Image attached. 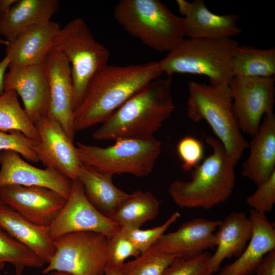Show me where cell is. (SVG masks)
<instances>
[{
	"mask_svg": "<svg viewBox=\"0 0 275 275\" xmlns=\"http://www.w3.org/2000/svg\"><path fill=\"white\" fill-rule=\"evenodd\" d=\"M159 61L106 65L91 79L73 113L75 131L102 123L130 97L163 74Z\"/></svg>",
	"mask_w": 275,
	"mask_h": 275,
	"instance_id": "1",
	"label": "cell"
},
{
	"mask_svg": "<svg viewBox=\"0 0 275 275\" xmlns=\"http://www.w3.org/2000/svg\"><path fill=\"white\" fill-rule=\"evenodd\" d=\"M175 108L171 77H159L117 109L93 132L92 137L114 141L153 137Z\"/></svg>",
	"mask_w": 275,
	"mask_h": 275,
	"instance_id": "2",
	"label": "cell"
},
{
	"mask_svg": "<svg viewBox=\"0 0 275 275\" xmlns=\"http://www.w3.org/2000/svg\"><path fill=\"white\" fill-rule=\"evenodd\" d=\"M206 142L212 152L191 171V179L174 181L168 188L180 208L209 209L226 201L232 193L237 162L216 138L207 136Z\"/></svg>",
	"mask_w": 275,
	"mask_h": 275,
	"instance_id": "3",
	"label": "cell"
},
{
	"mask_svg": "<svg viewBox=\"0 0 275 275\" xmlns=\"http://www.w3.org/2000/svg\"><path fill=\"white\" fill-rule=\"evenodd\" d=\"M114 17L129 35L158 52H169L185 38L183 17L158 0H121Z\"/></svg>",
	"mask_w": 275,
	"mask_h": 275,
	"instance_id": "4",
	"label": "cell"
},
{
	"mask_svg": "<svg viewBox=\"0 0 275 275\" xmlns=\"http://www.w3.org/2000/svg\"><path fill=\"white\" fill-rule=\"evenodd\" d=\"M239 45L232 39L184 38L159 61L163 73L190 74L208 78L212 86L229 85L232 62Z\"/></svg>",
	"mask_w": 275,
	"mask_h": 275,
	"instance_id": "5",
	"label": "cell"
},
{
	"mask_svg": "<svg viewBox=\"0 0 275 275\" xmlns=\"http://www.w3.org/2000/svg\"><path fill=\"white\" fill-rule=\"evenodd\" d=\"M188 87V117L195 122L205 121L227 153L237 162L249 143L234 113L229 85L212 86L190 81Z\"/></svg>",
	"mask_w": 275,
	"mask_h": 275,
	"instance_id": "6",
	"label": "cell"
},
{
	"mask_svg": "<svg viewBox=\"0 0 275 275\" xmlns=\"http://www.w3.org/2000/svg\"><path fill=\"white\" fill-rule=\"evenodd\" d=\"M81 164L114 175H149L161 151V143L153 137L124 139L106 147L77 142L75 146Z\"/></svg>",
	"mask_w": 275,
	"mask_h": 275,
	"instance_id": "7",
	"label": "cell"
},
{
	"mask_svg": "<svg viewBox=\"0 0 275 275\" xmlns=\"http://www.w3.org/2000/svg\"><path fill=\"white\" fill-rule=\"evenodd\" d=\"M53 48L61 52L70 65L75 110L91 79L108 64L109 51L95 39L80 18L73 19L61 29Z\"/></svg>",
	"mask_w": 275,
	"mask_h": 275,
	"instance_id": "8",
	"label": "cell"
},
{
	"mask_svg": "<svg viewBox=\"0 0 275 275\" xmlns=\"http://www.w3.org/2000/svg\"><path fill=\"white\" fill-rule=\"evenodd\" d=\"M54 256L43 274L54 271L73 275H104L107 258V238L90 231L74 232L53 240Z\"/></svg>",
	"mask_w": 275,
	"mask_h": 275,
	"instance_id": "9",
	"label": "cell"
},
{
	"mask_svg": "<svg viewBox=\"0 0 275 275\" xmlns=\"http://www.w3.org/2000/svg\"><path fill=\"white\" fill-rule=\"evenodd\" d=\"M274 76L270 77L235 76L229 88L234 113L242 132L253 136L264 115L273 113Z\"/></svg>",
	"mask_w": 275,
	"mask_h": 275,
	"instance_id": "10",
	"label": "cell"
},
{
	"mask_svg": "<svg viewBox=\"0 0 275 275\" xmlns=\"http://www.w3.org/2000/svg\"><path fill=\"white\" fill-rule=\"evenodd\" d=\"M121 227L97 210L87 198L81 183L72 180L71 193L58 216L49 227L54 240L64 234L81 231L94 232L108 238Z\"/></svg>",
	"mask_w": 275,
	"mask_h": 275,
	"instance_id": "11",
	"label": "cell"
},
{
	"mask_svg": "<svg viewBox=\"0 0 275 275\" xmlns=\"http://www.w3.org/2000/svg\"><path fill=\"white\" fill-rule=\"evenodd\" d=\"M67 199L40 186L9 185L0 187V200L33 223L49 227Z\"/></svg>",
	"mask_w": 275,
	"mask_h": 275,
	"instance_id": "12",
	"label": "cell"
},
{
	"mask_svg": "<svg viewBox=\"0 0 275 275\" xmlns=\"http://www.w3.org/2000/svg\"><path fill=\"white\" fill-rule=\"evenodd\" d=\"M49 88V105L47 116L56 120L72 141L74 90L70 65L65 56L53 48L44 62Z\"/></svg>",
	"mask_w": 275,
	"mask_h": 275,
	"instance_id": "13",
	"label": "cell"
},
{
	"mask_svg": "<svg viewBox=\"0 0 275 275\" xmlns=\"http://www.w3.org/2000/svg\"><path fill=\"white\" fill-rule=\"evenodd\" d=\"M221 220L196 218L164 234L149 249L174 258H191L215 247V232Z\"/></svg>",
	"mask_w": 275,
	"mask_h": 275,
	"instance_id": "14",
	"label": "cell"
},
{
	"mask_svg": "<svg viewBox=\"0 0 275 275\" xmlns=\"http://www.w3.org/2000/svg\"><path fill=\"white\" fill-rule=\"evenodd\" d=\"M35 126L39 138L35 151L39 161L71 180L76 179L81 163L73 141L56 120L47 116Z\"/></svg>",
	"mask_w": 275,
	"mask_h": 275,
	"instance_id": "15",
	"label": "cell"
},
{
	"mask_svg": "<svg viewBox=\"0 0 275 275\" xmlns=\"http://www.w3.org/2000/svg\"><path fill=\"white\" fill-rule=\"evenodd\" d=\"M9 67L4 76V91L13 90L16 92L23 101L26 115L35 125L47 116L49 105V88L44 62Z\"/></svg>",
	"mask_w": 275,
	"mask_h": 275,
	"instance_id": "16",
	"label": "cell"
},
{
	"mask_svg": "<svg viewBox=\"0 0 275 275\" xmlns=\"http://www.w3.org/2000/svg\"><path fill=\"white\" fill-rule=\"evenodd\" d=\"M0 187L40 186L54 190L66 199L70 195L72 180L52 168L33 166L11 150L0 151Z\"/></svg>",
	"mask_w": 275,
	"mask_h": 275,
	"instance_id": "17",
	"label": "cell"
},
{
	"mask_svg": "<svg viewBox=\"0 0 275 275\" xmlns=\"http://www.w3.org/2000/svg\"><path fill=\"white\" fill-rule=\"evenodd\" d=\"M253 227L251 237L245 248L232 263L226 265L216 275H251L264 257L275 250V229L265 216L250 209Z\"/></svg>",
	"mask_w": 275,
	"mask_h": 275,
	"instance_id": "18",
	"label": "cell"
},
{
	"mask_svg": "<svg viewBox=\"0 0 275 275\" xmlns=\"http://www.w3.org/2000/svg\"><path fill=\"white\" fill-rule=\"evenodd\" d=\"M61 29L58 23L50 20L22 31L7 46L6 55L11 59L10 65L22 66L44 62L53 48Z\"/></svg>",
	"mask_w": 275,
	"mask_h": 275,
	"instance_id": "19",
	"label": "cell"
},
{
	"mask_svg": "<svg viewBox=\"0 0 275 275\" xmlns=\"http://www.w3.org/2000/svg\"><path fill=\"white\" fill-rule=\"evenodd\" d=\"M250 154L242 164V175L257 186L275 172V115L264 116L249 143Z\"/></svg>",
	"mask_w": 275,
	"mask_h": 275,
	"instance_id": "20",
	"label": "cell"
},
{
	"mask_svg": "<svg viewBox=\"0 0 275 275\" xmlns=\"http://www.w3.org/2000/svg\"><path fill=\"white\" fill-rule=\"evenodd\" d=\"M252 230L249 216L242 211L232 212L221 220L214 234L216 248L209 259L210 271L218 272L224 260L239 257L248 243Z\"/></svg>",
	"mask_w": 275,
	"mask_h": 275,
	"instance_id": "21",
	"label": "cell"
},
{
	"mask_svg": "<svg viewBox=\"0 0 275 275\" xmlns=\"http://www.w3.org/2000/svg\"><path fill=\"white\" fill-rule=\"evenodd\" d=\"M183 18L185 37L188 38L232 39L242 31L237 24L238 16L213 13L203 0L190 2Z\"/></svg>",
	"mask_w": 275,
	"mask_h": 275,
	"instance_id": "22",
	"label": "cell"
},
{
	"mask_svg": "<svg viewBox=\"0 0 275 275\" xmlns=\"http://www.w3.org/2000/svg\"><path fill=\"white\" fill-rule=\"evenodd\" d=\"M0 229L8 233L48 264L55 248L49 227L36 225L0 200Z\"/></svg>",
	"mask_w": 275,
	"mask_h": 275,
	"instance_id": "23",
	"label": "cell"
},
{
	"mask_svg": "<svg viewBox=\"0 0 275 275\" xmlns=\"http://www.w3.org/2000/svg\"><path fill=\"white\" fill-rule=\"evenodd\" d=\"M58 0H18L0 17L1 33L10 43L25 29L50 21L58 11Z\"/></svg>",
	"mask_w": 275,
	"mask_h": 275,
	"instance_id": "24",
	"label": "cell"
},
{
	"mask_svg": "<svg viewBox=\"0 0 275 275\" xmlns=\"http://www.w3.org/2000/svg\"><path fill=\"white\" fill-rule=\"evenodd\" d=\"M112 177L113 175L81 164L76 179L82 185L90 202L97 210L109 217L128 195L114 184Z\"/></svg>",
	"mask_w": 275,
	"mask_h": 275,
	"instance_id": "25",
	"label": "cell"
},
{
	"mask_svg": "<svg viewBox=\"0 0 275 275\" xmlns=\"http://www.w3.org/2000/svg\"><path fill=\"white\" fill-rule=\"evenodd\" d=\"M160 202L150 191H135L128 195L110 218L126 230L140 229L158 214Z\"/></svg>",
	"mask_w": 275,
	"mask_h": 275,
	"instance_id": "26",
	"label": "cell"
},
{
	"mask_svg": "<svg viewBox=\"0 0 275 275\" xmlns=\"http://www.w3.org/2000/svg\"><path fill=\"white\" fill-rule=\"evenodd\" d=\"M233 77H270L275 73V48L239 45L232 62Z\"/></svg>",
	"mask_w": 275,
	"mask_h": 275,
	"instance_id": "27",
	"label": "cell"
},
{
	"mask_svg": "<svg viewBox=\"0 0 275 275\" xmlns=\"http://www.w3.org/2000/svg\"><path fill=\"white\" fill-rule=\"evenodd\" d=\"M0 131L21 132L32 139L39 140L35 125L21 107L16 92L5 91L0 96Z\"/></svg>",
	"mask_w": 275,
	"mask_h": 275,
	"instance_id": "28",
	"label": "cell"
},
{
	"mask_svg": "<svg viewBox=\"0 0 275 275\" xmlns=\"http://www.w3.org/2000/svg\"><path fill=\"white\" fill-rule=\"evenodd\" d=\"M0 260L12 264L16 275L26 267L40 268L44 262L7 232L0 229Z\"/></svg>",
	"mask_w": 275,
	"mask_h": 275,
	"instance_id": "29",
	"label": "cell"
},
{
	"mask_svg": "<svg viewBox=\"0 0 275 275\" xmlns=\"http://www.w3.org/2000/svg\"><path fill=\"white\" fill-rule=\"evenodd\" d=\"M107 240V258L104 275H117L126 259L141 255L121 228Z\"/></svg>",
	"mask_w": 275,
	"mask_h": 275,
	"instance_id": "30",
	"label": "cell"
},
{
	"mask_svg": "<svg viewBox=\"0 0 275 275\" xmlns=\"http://www.w3.org/2000/svg\"><path fill=\"white\" fill-rule=\"evenodd\" d=\"M175 259L149 249L134 260L125 263L117 275H163Z\"/></svg>",
	"mask_w": 275,
	"mask_h": 275,
	"instance_id": "31",
	"label": "cell"
},
{
	"mask_svg": "<svg viewBox=\"0 0 275 275\" xmlns=\"http://www.w3.org/2000/svg\"><path fill=\"white\" fill-rule=\"evenodd\" d=\"M38 141L26 136L17 131L5 133L0 131V151L11 150L17 153L29 161L38 163L35 151Z\"/></svg>",
	"mask_w": 275,
	"mask_h": 275,
	"instance_id": "32",
	"label": "cell"
},
{
	"mask_svg": "<svg viewBox=\"0 0 275 275\" xmlns=\"http://www.w3.org/2000/svg\"><path fill=\"white\" fill-rule=\"evenodd\" d=\"M180 216V213L176 211L164 223L153 228L146 230L140 228L130 230L123 229L127 237L142 254L148 251Z\"/></svg>",
	"mask_w": 275,
	"mask_h": 275,
	"instance_id": "33",
	"label": "cell"
},
{
	"mask_svg": "<svg viewBox=\"0 0 275 275\" xmlns=\"http://www.w3.org/2000/svg\"><path fill=\"white\" fill-rule=\"evenodd\" d=\"M211 255L205 252L191 258H175L163 275H212L208 268Z\"/></svg>",
	"mask_w": 275,
	"mask_h": 275,
	"instance_id": "34",
	"label": "cell"
},
{
	"mask_svg": "<svg viewBox=\"0 0 275 275\" xmlns=\"http://www.w3.org/2000/svg\"><path fill=\"white\" fill-rule=\"evenodd\" d=\"M256 190L248 196L246 202L251 209L265 214L270 212L275 203V172Z\"/></svg>",
	"mask_w": 275,
	"mask_h": 275,
	"instance_id": "35",
	"label": "cell"
},
{
	"mask_svg": "<svg viewBox=\"0 0 275 275\" xmlns=\"http://www.w3.org/2000/svg\"><path fill=\"white\" fill-rule=\"evenodd\" d=\"M177 152L182 161V169L191 171L204 159V148L201 141L191 136L182 138L177 145Z\"/></svg>",
	"mask_w": 275,
	"mask_h": 275,
	"instance_id": "36",
	"label": "cell"
},
{
	"mask_svg": "<svg viewBox=\"0 0 275 275\" xmlns=\"http://www.w3.org/2000/svg\"><path fill=\"white\" fill-rule=\"evenodd\" d=\"M255 273L256 275H275V250L264 257Z\"/></svg>",
	"mask_w": 275,
	"mask_h": 275,
	"instance_id": "37",
	"label": "cell"
},
{
	"mask_svg": "<svg viewBox=\"0 0 275 275\" xmlns=\"http://www.w3.org/2000/svg\"><path fill=\"white\" fill-rule=\"evenodd\" d=\"M11 63L10 57L6 56L0 62V96L4 92V76L6 70Z\"/></svg>",
	"mask_w": 275,
	"mask_h": 275,
	"instance_id": "38",
	"label": "cell"
},
{
	"mask_svg": "<svg viewBox=\"0 0 275 275\" xmlns=\"http://www.w3.org/2000/svg\"><path fill=\"white\" fill-rule=\"evenodd\" d=\"M18 0H0V17L7 14Z\"/></svg>",
	"mask_w": 275,
	"mask_h": 275,
	"instance_id": "39",
	"label": "cell"
},
{
	"mask_svg": "<svg viewBox=\"0 0 275 275\" xmlns=\"http://www.w3.org/2000/svg\"><path fill=\"white\" fill-rule=\"evenodd\" d=\"M190 3L185 0H177L176 3L178 8V10L180 14L184 16L187 13L189 7Z\"/></svg>",
	"mask_w": 275,
	"mask_h": 275,
	"instance_id": "40",
	"label": "cell"
},
{
	"mask_svg": "<svg viewBox=\"0 0 275 275\" xmlns=\"http://www.w3.org/2000/svg\"><path fill=\"white\" fill-rule=\"evenodd\" d=\"M48 275H73L70 273L64 272V271H54L50 272V273Z\"/></svg>",
	"mask_w": 275,
	"mask_h": 275,
	"instance_id": "41",
	"label": "cell"
},
{
	"mask_svg": "<svg viewBox=\"0 0 275 275\" xmlns=\"http://www.w3.org/2000/svg\"><path fill=\"white\" fill-rule=\"evenodd\" d=\"M1 35V21H0V35ZM0 44L5 45L7 46L8 45V42L6 40H2L0 39Z\"/></svg>",
	"mask_w": 275,
	"mask_h": 275,
	"instance_id": "42",
	"label": "cell"
},
{
	"mask_svg": "<svg viewBox=\"0 0 275 275\" xmlns=\"http://www.w3.org/2000/svg\"><path fill=\"white\" fill-rule=\"evenodd\" d=\"M5 267V263L0 260V270L3 269Z\"/></svg>",
	"mask_w": 275,
	"mask_h": 275,
	"instance_id": "43",
	"label": "cell"
}]
</instances>
